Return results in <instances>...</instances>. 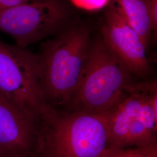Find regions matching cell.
Here are the masks:
<instances>
[{
    "label": "cell",
    "instance_id": "cell-8",
    "mask_svg": "<svg viewBox=\"0 0 157 157\" xmlns=\"http://www.w3.org/2000/svg\"><path fill=\"white\" fill-rule=\"evenodd\" d=\"M125 20L140 35L146 48L150 47L153 31L150 11V0H109Z\"/></svg>",
    "mask_w": 157,
    "mask_h": 157
},
{
    "label": "cell",
    "instance_id": "cell-6",
    "mask_svg": "<svg viewBox=\"0 0 157 157\" xmlns=\"http://www.w3.org/2000/svg\"><path fill=\"white\" fill-rule=\"evenodd\" d=\"M39 146V117L0 93V157H36Z\"/></svg>",
    "mask_w": 157,
    "mask_h": 157
},
{
    "label": "cell",
    "instance_id": "cell-11",
    "mask_svg": "<svg viewBox=\"0 0 157 157\" xmlns=\"http://www.w3.org/2000/svg\"><path fill=\"white\" fill-rule=\"evenodd\" d=\"M32 0H0V12Z\"/></svg>",
    "mask_w": 157,
    "mask_h": 157
},
{
    "label": "cell",
    "instance_id": "cell-3",
    "mask_svg": "<svg viewBox=\"0 0 157 157\" xmlns=\"http://www.w3.org/2000/svg\"><path fill=\"white\" fill-rule=\"evenodd\" d=\"M135 76L102 39L91 40L81 82L68 109L102 113L116 107Z\"/></svg>",
    "mask_w": 157,
    "mask_h": 157
},
{
    "label": "cell",
    "instance_id": "cell-4",
    "mask_svg": "<svg viewBox=\"0 0 157 157\" xmlns=\"http://www.w3.org/2000/svg\"><path fill=\"white\" fill-rule=\"evenodd\" d=\"M69 15L65 0H32L0 12V31L26 48L60 31Z\"/></svg>",
    "mask_w": 157,
    "mask_h": 157
},
{
    "label": "cell",
    "instance_id": "cell-10",
    "mask_svg": "<svg viewBox=\"0 0 157 157\" xmlns=\"http://www.w3.org/2000/svg\"><path fill=\"white\" fill-rule=\"evenodd\" d=\"M75 6L78 8L88 10L95 11L104 8L108 4L109 0H71Z\"/></svg>",
    "mask_w": 157,
    "mask_h": 157
},
{
    "label": "cell",
    "instance_id": "cell-9",
    "mask_svg": "<svg viewBox=\"0 0 157 157\" xmlns=\"http://www.w3.org/2000/svg\"><path fill=\"white\" fill-rule=\"evenodd\" d=\"M107 157H157V145L126 147L111 152Z\"/></svg>",
    "mask_w": 157,
    "mask_h": 157
},
{
    "label": "cell",
    "instance_id": "cell-1",
    "mask_svg": "<svg viewBox=\"0 0 157 157\" xmlns=\"http://www.w3.org/2000/svg\"><path fill=\"white\" fill-rule=\"evenodd\" d=\"M113 109L94 113L43 105L37 157H107L114 151L109 137Z\"/></svg>",
    "mask_w": 157,
    "mask_h": 157
},
{
    "label": "cell",
    "instance_id": "cell-5",
    "mask_svg": "<svg viewBox=\"0 0 157 157\" xmlns=\"http://www.w3.org/2000/svg\"><path fill=\"white\" fill-rule=\"evenodd\" d=\"M40 73L38 54L0 40V93L37 117L43 106Z\"/></svg>",
    "mask_w": 157,
    "mask_h": 157
},
{
    "label": "cell",
    "instance_id": "cell-12",
    "mask_svg": "<svg viewBox=\"0 0 157 157\" xmlns=\"http://www.w3.org/2000/svg\"><path fill=\"white\" fill-rule=\"evenodd\" d=\"M37 157V156H36V157Z\"/></svg>",
    "mask_w": 157,
    "mask_h": 157
},
{
    "label": "cell",
    "instance_id": "cell-7",
    "mask_svg": "<svg viewBox=\"0 0 157 157\" xmlns=\"http://www.w3.org/2000/svg\"><path fill=\"white\" fill-rule=\"evenodd\" d=\"M108 4L101 27L102 39L135 76L146 78L152 67L146 45L118 8L110 2Z\"/></svg>",
    "mask_w": 157,
    "mask_h": 157
},
{
    "label": "cell",
    "instance_id": "cell-2",
    "mask_svg": "<svg viewBox=\"0 0 157 157\" xmlns=\"http://www.w3.org/2000/svg\"><path fill=\"white\" fill-rule=\"evenodd\" d=\"M90 34L84 25H75L41 43L39 87L43 105L68 108L81 82Z\"/></svg>",
    "mask_w": 157,
    "mask_h": 157
}]
</instances>
